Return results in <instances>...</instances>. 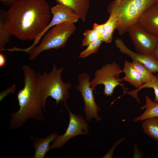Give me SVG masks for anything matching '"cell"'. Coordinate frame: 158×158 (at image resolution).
I'll return each mask as SVG.
<instances>
[{
	"label": "cell",
	"instance_id": "ba28073f",
	"mask_svg": "<svg viewBox=\"0 0 158 158\" xmlns=\"http://www.w3.org/2000/svg\"><path fill=\"white\" fill-rule=\"evenodd\" d=\"M69 113V121L68 128L64 134L57 135L49 146V150L60 148L73 137L81 135H87L89 132V124L81 115L73 114L64 104Z\"/></svg>",
	"mask_w": 158,
	"mask_h": 158
},
{
	"label": "cell",
	"instance_id": "e0dca14e",
	"mask_svg": "<svg viewBox=\"0 0 158 158\" xmlns=\"http://www.w3.org/2000/svg\"><path fill=\"white\" fill-rule=\"evenodd\" d=\"M145 104L140 109H145V110L142 114L133 119L134 122H141L147 119L158 117V102L152 100L147 95H145Z\"/></svg>",
	"mask_w": 158,
	"mask_h": 158
},
{
	"label": "cell",
	"instance_id": "44dd1931",
	"mask_svg": "<svg viewBox=\"0 0 158 158\" xmlns=\"http://www.w3.org/2000/svg\"><path fill=\"white\" fill-rule=\"evenodd\" d=\"M157 75V78L156 80L148 83H144L138 88H136L130 92H127L126 94H128L131 96L136 100L138 102L140 103L137 95L138 92L140 90L144 88H152L154 93V98L153 101L155 102H158V74Z\"/></svg>",
	"mask_w": 158,
	"mask_h": 158
},
{
	"label": "cell",
	"instance_id": "d6986e66",
	"mask_svg": "<svg viewBox=\"0 0 158 158\" xmlns=\"http://www.w3.org/2000/svg\"><path fill=\"white\" fill-rule=\"evenodd\" d=\"M142 121V127L144 133L158 141V117L147 119Z\"/></svg>",
	"mask_w": 158,
	"mask_h": 158
},
{
	"label": "cell",
	"instance_id": "d4e9b609",
	"mask_svg": "<svg viewBox=\"0 0 158 158\" xmlns=\"http://www.w3.org/2000/svg\"><path fill=\"white\" fill-rule=\"evenodd\" d=\"M20 0H0L5 6L11 7L18 2Z\"/></svg>",
	"mask_w": 158,
	"mask_h": 158
},
{
	"label": "cell",
	"instance_id": "277c9868",
	"mask_svg": "<svg viewBox=\"0 0 158 158\" xmlns=\"http://www.w3.org/2000/svg\"><path fill=\"white\" fill-rule=\"evenodd\" d=\"M74 24L64 22L54 26L44 36L39 45L25 52L29 54V59L33 60L42 52L63 47L75 32Z\"/></svg>",
	"mask_w": 158,
	"mask_h": 158
},
{
	"label": "cell",
	"instance_id": "6da1fadb",
	"mask_svg": "<svg viewBox=\"0 0 158 158\" xmlns=\"http://www.w3.org/2000/svg\"><path fill=\"white\" fill-rule=\"evenodd\" d=\"M12 35L35 40L49 23L50 9L45 0H20L7 11Z\"/></svg>",
	"mask_w": 158,
	"mask_h": 158
},
{
	"label": "cell",
	"instance_id": "7c38bea8",
	"mask_svg": "<svg viewBox=\"0 0 158 158\" xmlns=\"http://www.w3.org/2000/svg\"><path fill=\"white\" fill-rule=\"evenodd\" d=\"M136 23L147 32L158 37V2L147 8Z\"/></svg>",
	"mask_w": 158,
	"mask_h": 158
},
{
	"label": "cell",
	"instance_id": "4fadbf2b",
	"mask_svg": "<svg viewBox=\"0 0 158 158\" xmlns=\"http://www.w3.org/2000/svg\"><path fill=\"white\" fill-rule=\"evenodd\" d=\"M108 10L110 16L108 20L104 23L103 32L101 37L103 42L107 43L112 42L113 32L118 26L120 18L118 7L113 1L109 5Z\"/></svg>",
	"mask_w": 158,
	"mask_h": 158
},
{
	"label": "cell",
	"instance_id": "3957f363",
	"mask_svg": "<svg viewBox=\"0 0 158 158\" xmlns=\"http://www.w3.org/2000/svg\"><path fill=\"white\" fill-rule=\"evenodd\" d=\"M63 68H57L55 65L53 66L49 73L44 71L42 74L37 72L39 85L45 96L47 98L51 97L56 101L57 104L60 102L66 104V101L69 97L68 90L71 88L70 83L63 82L61 73Z\"/></svg>",
	"mask_w": 158,
	"mask_h": 158
},
{
	"label": "cell",
	"instance_id": "83f0119b",
	"mask_svg": "<svg viewBox=\"0 0 158 158\" xmlns=\"http://www.w3.org/2000/svg\"><path fill=\"white\" fill-rule=\"evenodd\" d=\"M6 62V58L1 53L0 54V67L2 68L5 65Z\"/></svg>",
	"mask_w": 158,
	"mask_h": 158
},
{
	"label": "cell",
	"instance_id": "52a82bcc",
	"mask_svg": "<svg viewBox=\"0 0 158 158\" xmlns=\"http://www.w3.org/2000/svg\"><path fill=\"white\" fill-rule=\"evenodd\" d=\"M78 83L76 89L80 92L85 104L84 109L86 120L90 122L94 118L97 121L102 119V117L98 114L100 108L96 104L93 90L90 84V77L86 72L78 75Z\"/></svg>",
	"mask_w": 158,
	"mask_h": 158
},
{
	"label": "cell",
	"instance_id": "30bf717a",
	"mask_svg": "<svg viewBox=\"0 0 158 158\" xmlns=\"http://www.w3.org/2000/svg\"><path fill=\"white\" fill-rule=\"evenodd\" d=\"M51 13L53 16L50 22L43 32L30 46L32 48L36 45L42 37L49 28L64 22L74 24L80 19L79 16L70 8L63 5L58 4L50 8Z\"/></svg>",
	"mask_w": 158,
	"mask_h": 158
},
{
	"label": "cell",
	"instance_id": "7a4b0ae2",
	"mask_svg": "<svg viewBox=\"0 0 158 158\" xmlns=\"http://www.w3.org/2000/svg\"><path fill=\"white\" fill-rule=\"evenodd\" d=\"M22 69L24 86L17 94L19 109L11 114L9 130L21 127L30 119H44L42 110L45 111L47 98L39 85L37 73L28 66H23Z\"/></svg>",
	"mask_w": 158,
	"mask_h": 158
},
{
	"label": "cell",
	"instance_id": "2e32d148",
	"mask_svg": "<svg viewBox=\"0 0 158 158\" xmlns=\"http://www.w3.org/2000/svg\"><path fill=\"white\" fill-rule=\"evenodd\" d=\"M12 35L7 11H0V51H2Z\"/></svg>",
	"mask_w": 158,
	"mask_h": 158
},
{
	"label": "cell",
	"instance_id": "ffe728a7",
	"mask_svg": "<svg viewBox=\"0 0 158 158\" xmlns=\"http://www.w3.org/2000/svg\"><path fill=\"white\" fill-rule=\"evenodd\" d=\"M132 63L143 84L149 83L156 79L157 75H154L153 73L143 64L135 60H133Z\"/></svg>",
	"mask_w": 158,
	"mask_h": 158
},
{
	"label": "cell",
	"instance_id": "ac0fdd59",
	"mask_svg": "<svg viewBox=\"0 0 158 158\" xmlns=\"http://www.w3.org/2000/svg\"><path fill=\"white\" fill-rule=\"evenodd\" d=\"M122 70L125 75L122 78L123 80L128 82L137 88L143 84L132 62L126 61Z\"/></svg>",
	"mask_w": 158,
	"mask_h": 158
},
{
	"label": "cell",
	"instance_id": "8992f818",
	"mask_svg": "<svg viewBox=\"0 0 158 158\" xmlns=\"http://www.w3.org/2000/svg\"><path fill=\"white\" fill-rule=\"evenodd\" d=\"M158 0H122L118 6L120 12L117 30L120 35L127 32L128 28L136 23L145 10Z\"/></svg>",
	"mask_w": 158,
	"mask_h": 158
},
{
	"label": "cell",
	"instance_id": "7402d4cb",
	"mask_svg": "<svg viewBox=\"0 0 158 158\" xmlns=\"http://www.w3.org/2000/svg\"><path fill=\"white\" fill-rule=\"evenodd\" d=\"M83 35L84 37L82 41V45L87 46L101 38L102 34L92 28V30H86Z\"/></svg>",
	"mask_w": 158,
	"mask_h": 158
},
{
	"label": "cell",
	"instance_id": "484cf974",
	"mask_svg": "<svg viewBox=\"0 0 158 158\" xmlns=\"http://www.w3.org/2000/svg\"><path fill=\"white\" fill-rule=\"evenodd\" d=\"M104 25V23L101 24L95 23L93 25V29L102 34Z\"/></svg>",
	"mask_w": 158,
	"mask_h": 158
},
{
	"label": "cell",
	"instance_id": "4316f807",
	"mask_svg": "<svg viewBox=\"0 0 158 158\" xmlns=\"http://www.w3.org/2000/svg\"><path fill=\"white\" fill-rule=\"evenodd\" d=\"M151 54L158 61V39L155 48Z\"/></svg>",
	"mask_w": 158,
	"mask_h": 158
},
{
	"label": "cell",
	"instance_id": "9a60e30c",
	"mask_svg": "<svg viewBox=\"0 0 158 158\" xmlns=\"http://www.w3.org/2000/svg\"><path fill=\"white\" fill-rule=\"evenodd\" d=\"M57 135L56 132L54 131L45 138H34L33 143L35 151L33 158H44L50 150V144Z\"/></svg>",
	"mask_w": 158,
	"mask_h": 158
},
{
	"label": "cell",
	"instance_id": "f1b7e54d",
	"mask_svg": "<svg viewBox=\"0 0 158 158\" xmlns=\"http://www.w3.org/2000/svg\"><path fill=\"white\" fill-rule=\"evenodd\" d=\"M122 0H114L113 1L114 3L117 5H118L120 3Z\"/></svg>",
	"mask_w": 158,
	"mask_h": 158
},
{
	"label": "cell",
	"instance_id": "8fae6325",
	"mask_svg": "<svg viewBox=\"0 0 158 158\" xmlns=\"http://www.w3.org/2000/svg\"><path fill=\"white\" fill-rule=\"evenodd\" d=\"M115 43L121 52L129 56L133 60L141 63L152 73L158 74V61L151 54H143L132 51L126 45L121 38L116 39Z\"/></svg>",
	"mask_w": 158,
	"mask_h": 158
},
{
	"label": "cell",
	"instance_id": "5bb4252c",
	"mask_svg": "<svg viewBox=\"0 0 158 158\" xmlns=\"http://www.w3.org/2000/svg\"><path fill=\"white\" fill-rule=\"evenodd\" d=\"M58 4L63 5L70 8L85 22L90 7L89 0H55Z\"/></svg>",
	"mask_w": 158,
	"mask_h": 158
},
{
	"label": "cell",
	"instance_id": "9c48e42d",
	"mask_svg": "<svg viewBox=\"0 0 158 158\" xmlns=\"http://www.w3.org/2000/svg\"><path fill=\"white\" fill-rule=\"evenodd\" d=\"M127 32L138 53L151 54L154 50L158 37L143 29L136 23L130 26Z\"/></svg>",
	"mask_w": 158,
	"mask_h": 158
},
{
	"label": "cell",
	"instance_id": "603a6c76",
	"mask_svg": "<svg viewBox=\"0 0 158 158\" xmlns=\"http://www.w3.org/2000/svg\"><path fill=\"white\" fill-rule=\"evenodd\" d=\"M103 42V40L101 37L96 41L91 43L87 46L86 49L80 52L79 57L85 58L92 54L97 53Z\"/></svg>",
	"mask_w": 158,
	"mask_h": 158
},
{
	"label": "cell",
	"instance_id": "5b68a950",
	"mask_svg": "<svg viewBox=\"0 0 158 158\" xmlns=\"http://www.w3.org/2000/svg\"><path fill=\"white\" fill-rule=\"evenodd\" d=\"M123 72L119 65L114 62L111 63H107L95 72L94 77L90 81V86L94 92L95 87L98 85L103 84L104 88L103 94L106 96H111L115 88L118 85L122 87L123 90L122 96L127 91L125 90L124 85L122 83V78L120 77V74Z\"/></svg>",
	"mask_w": 158,
	"mask_h": 158
},
{
	"label": "cell",
	"instance_id": "cb8c5ba5",
	"mask_svg": "<svg viewBox=\"0 0 158 158\" xmlns=\"http://www.w3.org/2000/svg\"><path fill=\"white\" fill-rule=\"evenodd\" d=\"M134 155L133 158H143L144 155L142 152L138 148L136 144L134 145Z\"/></svg>",
	"mask_w": 158,
	"mask_h": 158
}]
</instances>
